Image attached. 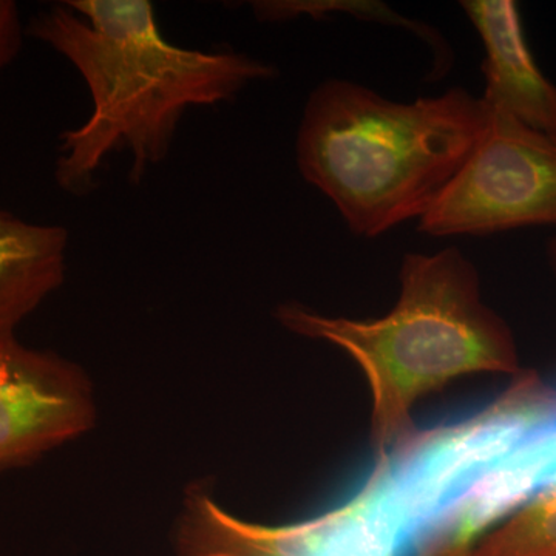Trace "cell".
Returning a JSON list of instances; mask_svg holds the SVG:
<instances>
[{
	"label": "cell",
	"mask_w": 556,
	"mask_h": 556,
	"mask_svg": "<svg viewBox=\"0 0 556 556\" xmlns=\"http://www.w3.org/2000/svg\"><path fill=\"white\" fill-rule=\"evenodd\" d=\"M25 33L64 56L89 87V119L61 135L54 166L72 195L97 188L102 163L118 150L130 153L129 181L138 185L166 159L186 110L232 101L278 75L247 53L175 46L149 0H67L36 13Z\"/></svg>",
	"instance_id": "6da1fadb"
},
{
	"label": "cell",
	"mask_w": 556,
	"mask_h": 556,
	"mask_svg": "<svg viewBox=\"0 0 556 556\" xmlns=\"http://www.w3.org/2000/svg\"><path fill=\"white\" fill-rule=\"evenodd\" d=\"M486 118V102L463 87L396 102L353 80L328 79L303 109L295 160L348 229L375 239L430 211Z\"/></svg>",
	"instance_id": "7a4b0ae2"
},
{
	"label": "cell",
	"mask_w": 556,
	"mask_h": 556,
	"mask_svg": "<svg viewBox=\"0 0 556 556\" xmlns=\"http://www.w3.org/2000/svg\"><path fill=\"white\" fill-rule=\"evenodd\" d=\"M394 308L351 320L287 303L277 318L303 338L345 351L371 390V441L378 455L416 430L412 408L430 391L475 372L519 375L514 336L481 298L477 269L457 248L412 252L401 265Z\"/></svg>",
	"instance_id": "3957f363"
},
{
	"label": "cell",
	"mask_w": 556,
	"mask_h": 556,
	"mask_svg": "<svg viewBox=\"0 0 556 556\" xmlns=\"http://www.w3.org/2000/svg\"><path fill=\"white\" fill-rule=\"evenodd\" d=\"M556 417V388L519 372L495 401L471 415L416 430L386 455L407 521L412 556L441 515L489 468Z\"/></svg>",
	"instance_id": "277c9868"
},
{
	"label": "cell",
	"mask_w": 556,
	"mask_h": 556,
	"mask_svg": "<svg viewBox=\"0 0 556 556\" xmlns=\"http://www.w3.org/2000/svg\"><path fill=\"white\" fill-rule=\"evenodd\" d=\"M530 226H556V139L489 105L481 137L419 230L484 237Z\"/></svg>",
	"instance_id": "5b68a950"
},
{
	"label": "cell",
	"mask_w": 556,
	"mask_h": 556,
	"mask_svg": "<svg viewBox=\"0 0 556 556\" xmlns=\"http://www.w3.org/2000/svg\"><path fill=\"white\" fill-rule=\"evenodd\" d=\"M94 401L83 369L0 338V467L31 463L86 433Z\"/></svg>",
	"instance_id": "8992f818"
},
{
	"label": "cell",
	"mask_w": 556,
	"mask_h": 556,
	"mask_svg": "<svg viewBox=\"0 0 556 556\" xmlns=\"http://www.w3.org/2000/svg\"><path fill=\"white\" fill-rule=\"evenodd\" d=\"M241 556H412L407 521L391 484L386 455L338 504L317 517L285 526L251 522Z\"/></svg>",
	"instance_id": "52a82bcc"
},
{
	"label": "cell",
	"mask_w": 556,
	"mask_h": 556,
	"mask_svg": "<svg viewBox=\"0 0 556 556\" xmlns=\"http://www.w3.org/2000/svg\"><path fill=\"white\" fill-rule=\"evenodd\" d=\"M460 9L484 47L482 100L530 129L556 139V86L538 67L517 3L463 0Z\"/></svg>",
	"instance_id": "ba28073f"
},
{
	"label": "cell",
	"mask_w": 556,
	"mask_h": 556,
	"mask_svg": "<svg viewBox=\"0 0 556 556\" xmlns=\"http://www.w3.org/2000/svg\"><path fill=\"white\" fill-rule=\"evenodd\" d=\"M68 232L25 222L0 207V338L38 308L64 281Z\"/></svg>",
	"instance_id": "9c48e42d"
},
{
	"label": "cell",
	"mask_w": 556,
	"mask_h": 556,
	"mask_svg": "<svg viewBox=\"0 0 556 556\" xmlns=\"http://www.w3.org/2000/svg\"><path fill=\"white\" fill-rule=\"evenodd\" d=\"M251 9L260 22H289L299 17H311L314 21L328 20L334 14H351L361 21L378 22L390 27L404 28L416 38L427 43L433 64H431L428 83H438L453 67L455 56L452 47L441 33L424 22L408 20L397 11L390 9L387 3L375 0H258L252 2Z\"/></svg>",
	"instance_id": "30bf717a"
},
{
	"label": "cell",
	"mask_w": 556,
	"mask_h": 556,
	"mask_svg": "<svg viewBox=\"0 0 556 556\" xmlns=\"http://www.w3.org/2000/svg\"><path fill=\"white\" fill-rule=\"evenodd\" d=\"M467 556H556V486L518 508Z\"/></svg>",
	"instance_id": "8fae6325"
},
{
	"label": "cell",
	"mask_w": 556,
	"mask_h": 556,
	"mask_svg": "<svg viewBox=\"0 0 556 556\" xmlns=\"http://www.w3.org/2000/svg\"><path fill=\"white\" fill-rule=\"evenodd\" d=\"M24 33L16 3L0 0V70L20 53Z\"/></svg>",
	"instance_id": "7c38bea8"
},
{
	"label": "cell",
	"mask_w": 556,
	"mask_h": 556,
	"mask_svg": "<svg viewBox=\"0 0 556 556\" xmlns=\"http://www.w3.org/2000/svg\"><path fill=\"white\" fill-rule=\"evenodd\" d=\"M543 448L544 468L541 475V492L556 486V417L538 433Z\"/></svg>",
	"instance_id": "4fadbf2b"
},
{
	"label": "cell",
	"mask_w": 556,
	"mask_h": 556,
	"mask_svg": "<svg viewBox=\"0 0 556 556\" xmlns=\"http://www.w3.org/2000/svg\"><path fill=\"white\" fill-rule=\"evenodd\" d=\"M547 258L551 262L552 269L555 270L556 274V237L548 241L547 244Z\"/></svg>",
	"instance_id": "5bb4252c"
}]
</instances>
